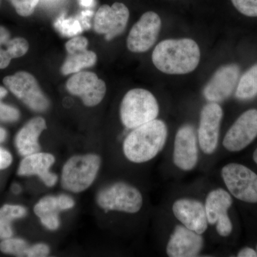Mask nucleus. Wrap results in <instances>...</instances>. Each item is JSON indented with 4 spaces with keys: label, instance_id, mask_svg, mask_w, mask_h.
<instances>
[{
    "label": "nucleus",
    "instance_id": "e433bc0d",
    "mask_svg": "<svg viewBox=\"0 0 257 257\" xmlns=\"http://www.w3.org/2000/svg\"><path fill=\"white\" fill-rule=\"evenodd\" d=\"M8 94V91L5 88L3 87H0V99L4 98L5 96H7Z\"/></svg>",
    "mask_w": 257,
    "mask_h": 257
},
{
    "label": "nucleus",
    "instance_id": "b1692460",
    "mask_svg": "<svg viewBox=\"0 0 257 257\" xmlns=\"http://www.w3.org/2000/svg\"><path fill=\"white\" fill-rule=\"evenodd\" d=\"M29 247L28 243L21 239L8 238L0 243V250L3 253H11L18 256H26Z\"/></svg>",
    "mask_w": 257,
    "mask_h": 257
},
{
    "label": "nucleus",
    "instance_id": "aec40b11",
    "mask_svg": "<svg viewBox=\"0 0 257 257\" xmlns=\"http://www.w3.org/2000/svg\"><path fill=\"white\" fill-rule=\"evenodd\" d=\"M46 128L45 120L38 116L29 121L21 128L15 138V145L22 156H28L40 151L39 138Z\"/></svg>",
    "mask_w": 257,
    "mask_h": 257
},
{
    "label": "nucleus",
    "instance_id": "c756f323",
    "mask_svg": "<svg viewBox=\"0 0 257 257\" xmlns=\"http://www.w3.org/2000/svg\"><path fill=\"white\" fill-rule=\"evenodd\" d=\"M20 118V112L13 106L0 102V119L5 121H15Z\"/></svg>",
    "mask_w": 257,
    "mask_h": 257
},
{
    "label": "nucleus",
    "instance_id": "f8f14e48",
    "mask_svg": "<svg viewBox=\"0 0 257 257\" xmlns=\"http://www.w3.org/2000/svg\"><path fill=\"white\" fill-rule=\"evenodd\" d=\"M162 28L160 17L155 12L142 15L128 34L126 45L128 50L136 53L147 52L156 42Z\"/></svg>",
    "mask_w": 257,
    "mask_h": 257
},
{
    "label": "nucleus",
    "instance_id": "4c0bfd02",
    "mask_svg": "<svg viewBox=\"0 0 257 257\" xmlns=\"http://www.w3.org/2000/svg\"><path fill=\"white\" fill-rule=\"evenodd\" d=\"M81 4L84 7H89L92 5V0H79Z\"/></svg>",
    "mask_w": 257,
    "mask_h": 257
},
{
    "label": "nucleus",
    "instance_id": "a878e982",
    "mask_svg": "<svg viewBox=\"0 0 257 257\" xmlns=\"http://www.w3.org/2000/svg\"><path fill=\"white\" fill-rule=\"evenodd\" d=\"M56 28L58 29L62 34L69 37L74 36L82 31L78 20L72 18H60L57 23H56Z\"/></svg>",
    "mask_w": 257,
    "mask_h": 257
},
{
    "label": "nucleus",
    "instance_id": "7c9ffc66",
    "mask_svg": "<svg viewBox=\"0 0 257 257\" xmlns=\"http://www.w3.org/2000/svg\"><path fill=\"white\" fill-rule=\"evenodd\" d=\"M50 247L45 243H37L30 246L27 251L26 256L42 257L48 256L50 253Z\"/></svg>",
    "mask_w": 257,
    "mask_h": 257
},
{
    "label": "nucleus",
    "instance_id": "20e7f679",
    "mask_svg": "<svg viewBox=\"0 0 257 257\" xmlns=\"http://www.w3.org/2000/svg\"><path fill=\"white\" fill-rule=\"evenodd\" d=\"M100 166V157L93 154L71 157L62 170V187L74 193L86 190L95 180Z\"/></svg>",
    "mask_w": 257,
    "mask_h": 257
},
{
    "label": "nucleus",
    "instance_id": "6ab92c4d",
    "mask_svg": "<svg viewBox=\"0 0 257 257\" xmlns=\"http://www.w3.org/2000/svg\"><path fill=\"white\" fill-rule=\"evenodd\" d=\"M55 162L53 155L43 152H36L28 155L20 163L18 175L20 176L37 175L47 187H53L58 177L50 172Z\"/></svg>",
    "mask_w": 257,
    "mask_h": 257
},
{
    "label": "nucleus",
    "instance_id": "9d476101",
    "mask_svg": "<svg viewBox=\"0 0 257 257\" xmlns=\"http://www.w3.org/2000/svg\"><path fill=\"white\" fill-rule=\"evenodd\" d=\"M223 116L219 103H207L200 111L197 133L199 148L204 155H213L217 150Z\"/></svg>",
    "mask_w": 257,
    "mask_h": 257
},
{
    "label": "nucleus",
    "instance_id": "f03ea898",
    "mask_svg": "<svg viewBox=\"0 0 257 257\" xmlns=\"http://www.w3.org/2000/svg\"><path fill=\"white\" fill-rule=\"evenodd\" d=\"M168 139V127L162 119H155L133 128L123 142V153L128 161L150 162L162 152Z\"/></svg>",
    "mask_w": 257,
    "mask_h": 257
},
{
    "label": "nucleus",
    "instance_id": "4468645a",
    "mask_svg": "<svg viewBox=\"0 0 257 257\" xmlns=\"http://www.w3.org/2000/svg\"><path fill=\"white\" fill-rule=\"evenodd\" d=\"M239 75L237 64H227L218 69L203 89L206 100L219 103L227 99L236 89Z\"/></svg>",
    "mask_w": 257,
    "mask_h": 257
},
{
    "label": "nucleus",
    "instance_id": "6e6552de",
    "mask_svg": "<svg viewBox=\"0 0 257 257\" xmlns=\"http://www.w3.org/2000/svg\"><path fill=\"white\" fill-rule=\"evenodd\" d=\"M5 85L32 110L43 112L50 106V101L42 92L35 77L26 72L8 76Z\"/></svg>",
    "mask_w": 257,
    "mask_h": 257
},
{
    "label": "nucleus",
    "instance_id": "473e14b6",
    "mask_svg": "<svg viewBox=\"0 0 257 257\" xmlns=\"http://www.w3.org/2000/svg\"><path fill=\"white\" fill-rule=\"evenodd\" d=\"M12 58L8 52L3 49H0V69H5L8 67Z\"/></svg>",
    "mask_w": 257,
    "mask_h": 257
},
{
    "label": "nucleus",
    "instance_id": "cd10ccee",
    "mask_svg": "<svg viewBox=\"0 0 257 257\" xmlns=\"http://www.w3.org/2000/svg\"><path fill=\"white\" fill-rule=\"evenodd\" d=\"M18 15L22 17L30 16L35 11L40 0H9Z\"/></svg>",
    "mask_w": 257,
    "mask_h": 257
},
{
    "label": "nucleus",
    "instance_id": "5701e85b",
    "mask_svg": "<svg viewBox=\"0 0 257 257\" xmlns=\"http://www.w3.org/2000/svg\"><path fill=\"white\" fill-rule=\"evenodd\" d=\"M25 207L18 205L6 204L0 209V238L8 239L13 236L12 221L26 215Z\"/></svg>",
    "mask_w": 257,
    "mask_h": 257
},
{
    "label": "nucleus",
    "instance_id": "a211bd4d",
    "mask_svg": "<svg viewBox=\"0 0 257 257\" xmlns=\"http://www.w3.org/2000/svg\"><path fill=\"white\" fill-rule=\"evenodd\" d=\"M74 204V199L65 194L47 196L40 199L35 206L34 211L45 227L57 230L60 226V211L72 209Z\"/></svg>",
    "mask_w": 257,
    "mask_h": 257
},
{
    "label": "nucleus",
    "instance_id": "f257e3e1",
    "mask_svg": "<svg viewBox=\"0 0 257 257\" xmlns=\"http://www.w3.org/2000/svg\"><path fill=\"white\" fill-rule=\"evenodd\" d=\"M200 57V50L194 40L170 39L157 45L152 53V62L163 73L185 74L195 70Z\"/></svg>",
    "mask_w": 257,
    "mask_h": 257
},
{
    "label": "nucleus",
    "instance_id": "dca6fc26",
    "mask_svg": "<svg viewBox=\"0 0 257 257\" xmlns=\"http://www.w3.org/2000/svg\"><path fill=\"white\" fill-rule=\"evenodd\" d=\"M173 216L179 224L204 234L209 228L204 203L196 198L181 197L176 199L172 206Z\"/></svg>",
    "mask_w": 257,
    "mask_h": 257
},
{
    "label": "nucleus",
    "instance_id": "412c9836",
    "mask_svg": "<svg viewBox=\"0 0 257 257\" xmlns=\"http://www.w3.org/2000/svg\"><path fill=\"white\" fill-rule=\"evenodd\" d=\"M97 60L96 55L92 51H79L68 54L62 67V73L64 75L75 74L82 69L93 67Z\"/></svg>",
    "mask_w": 257,
    "mask_h": 257
},
{
    "label": "nucleus",
    "instance_id": "58836bf2",
    "mask_svg": "<svg viewBox=\"0 0 257 257\" xmlns=\"http://www.w3.org/2000/svg\"><path fill=\"white\" fill-rule=\"evenodd\" d=\"M13 190L15 194H18V193L21 191V188H20V187L18 184H15V185L13 186Z\"/></svg>",
    "mask_w": 257,
    "mask_h": 257
},
{
    "label": "nucleus",
    "instance_id": "72a5a7b5",
    "mask_svg": "<svg viewBox=\"0 0 257 257\" xmlns=\"http://www.w3.org/2000/svg\"><path fill=\"white\" fill-rule=\"evenodd\" d=\"M10 34L9 31L4 27L0 26V49L2 46L6 45L10 41Z\"/></svg>",
    "mask_w": 257,
    "mask_h": 257
},
{
    "label": "nucleus",
    "instance_id": "423d86ee",
    "mask_svg": "<svg viewBox=\"0 0 257 257\" xmlns=\"http://www.w3.org/2000/svg\"><path fill=\"white\" fill-rule=\"evenodd\" d=\"M221 177L232 197L246 203H257V174L246 166L229 163L221 170Z\"/></svg>",
    "mask_w": 257,
    "mask_h": 257
},
{
    "label": "nucleus",
    "instance_id": "4be33fe9",
    "mask_svg": "<svg viewBox=\"0 0 257 257\" xmlns=\"http://www.w3.org/2000/svg\"><path fill=\"white\" fill-rule=\"evenodd\" d=\"M257 96V63L240 77L235 89V96L239 100H249Z\"/></svg>",
    "mask_w": 257,
    "mask_h": 257
},
{
    "label": "nucleus",
    "instance_id": "ea45409f",
    "mask_svg": "<svg viewBox=\"0 0 257 257\" xmlns=\"http://www.w3.org/2000/svg\"><path fill=\"white\" fill-rule=\"evenodd\" d=\"M253 160L254 161L255 163L257 165V148L253 153Z\"/></svg>",
    "mask_w": 257,
    "mask_h": 257
},
{
    "label": "nucleus",
    "instance_id": "a19ab883",
    "mask_svg": "<svg viewBox=\"0 0 257 257\" xmlns=\"http://www.w3.org/2000/svg\"><path fill=\"white\" fill-rule=\"evenodd\" d=\"M256 249H257V246H256Z\"/></svg>",
    "mask_w": 257,
    "mask_h": 257
},
{
    "label": "nucleus",
    "instance_id": "c9c22d12",
    "mask_svg": "<svg viewBox=\"0 0 257 257\" xmlns=\"http://www.w3.org/2000/svg\"><path fill=\"white\" fill-rule=\"evenodd\" d=\"M7 133L4 128L0 127V143H3L6 138Z\"/></svg>",
    "mask_w": 257,
    "mask_h": 257
},
{
    "label": "nucleus",
    "instance_id": "bb28decb",
    "mask_svg": "<svg viewBox=\"0 0 257 257\" xmlns=\"http://www.w3.org/2000/svg\"><path fill=\"white\" fill-rule=\"evenodd\" d=\"M233 6L241 15L257 18V0H231Z\"/></svg>",
    "mask_w": 257,
    "mask_h": 257
},
{
    "label": "nucleus",
    "instance_id": "39448f33",
    "mask_svg": "<svg viewBox=\"0 0 257 257\" xmlns=\"http://www.w3.org/2000/svg\"><path fill=\"white\" fill-rule=\"evenodd\" d=\"M143 196L136 187L126 182H115L99 191L96 202L106 212L121 211L136 214L143 206Z\"/></svg>",
    "mask_w": 257,
    "mask_h": 257
},
{
    "label": "nucleus",
    "instance_id": "2f4dec72",
    "mask_svg": "<svg viewBox=\"0 0 257 257\" xmlns=\"http://www.w3.org/2000/svg\"><path fill=\"white\" fill-rule=\"evenodd\" d=\"M13 157L11 154L4 149L0 148V170H4L11 165Z\"/></svg>",
    "mask_w": 257,
    "mask_h": 257
},
{
    "label": "nucleus",
    "instance_id": "c85d7f7f",
    "mask_svg": "<svg viewBox=\"0 0 257 257\" xmlns=\"http://www.w3.org/2000/svg\"><path fill=\"white\" fill-rule=\"evenodd\" d=\"M88 40L86 37L76 36L66 43L65 47L68 54L87 50Z\"/></svg>",
    "mask_w": 257,
    "mask_h": 257
},
{
    "label": "nucleus",
    "instance_id": "f704fd0d",
    "mask_svg": "<svg viewBox=\"0 0 257 257\" xmlns=\"http://www.w3.org/2000/svg\"><path fill=\"white\" fill-rule=\"evenodd\" d=\"M236 256L238 257H257V251L251 247H244L239 250Z\"/></svg>",
    "mask_w": 257,
    "mask_h": 257
},
{
    "label": "nucleus",
    "instance_id": "393cba45",
    "mask_svg": "<svg viewBox=\"0 0 257 257\" xmlns=\"http://www.w3.org/2000/svg\"><path fill=\"white\" fill-rule=\"evenodd\" d=\"M6 46V51L12 59L23 57L29 50L28 41L21 37H18V38L10 40Z\"/></svg>",
    "mask_w": 257,
    "mask_h": 257
},
{
    "label": "nucleus",
    "instance_id": "ddd939ff",
    "mask_svg": "<svg viewBox=\"0 0 257 257\" xmlns=\"http://www.w3.org/2000/svg\"><path fill=\"white\" fill-rule=\"evenodd\" d=\"M128 18L130 11L123 3H115L111 6L102 5L94 17V31L105 35L106 40L109 41L124 31Z\"/></svg>",
    "mask_w": 257,
    "mask_h": 257
},
{
    "label": "nucleus",
    "instance_id": "2eb2a0df",
    "mask_svg": "<svg viewBox=\"0 0 257 257\" xmlns=\"http://www.w3.org/2000/svg\"><path fill=\"white\" fill-rule=\"evenodd\" d=\"M67 89L73 95L82 99L84 105L94 106L104 99L106 87L104 81L90 72H79L70 77L66 84Z\"/></svg>",
    "mask_w": 257,
    "mask_h": 257
},
{
    "label": "nucleus",
    "instance_id": "7ed1b4c3",
    "mask_svg": "<svg viewBox=\"0 0 257 257\" xmlns=\"http://www.w3.org/2000/svg\"><path fill=\"white\" fill-rule=\"evenodd\" d=\"M120 119L127 128L138 127L156 119L160 106L156 97L145 89H133L125 94L120 105Z\"/></svg>",
    "mask_w": 257,
    "mask_h": 257
},
{
    "label": "nucleus",
    "instance_id": "1a4fd4ad",
    "mask_svg": "<svg viewBox=\"0 0 257 257\" xmlns=\"http://www.w3.org/2000/svg\"><path fill=\"white\" fill-rule=\"evenodd\" d=\"M199 148L197 130L191 124L182 125L175 134L172 161L182 172L195 170L199 160Z\"/></svg>",
    "mask_w": 257,
    "mask_h": 257
},
{
    "label": "nucleus",
    "instance_id": "9b49d317",
    "mask_svg": "<svg viewBox=\"0 0 257 257\" xmlns=\"http://www.w3.org/2000/svg\"><path fill=\"white\" fill-rule=\"evenodd\" d=\"M257 138V109L242 113L226 132L222 145L226 151L238 152L244 150Z\"/></svg>",
    "mask_w": 257,
    "mask_h": 257
},
{
    "label": "nucleus",
    "instance_id": "f3484780",
    "mask_svg": "<svg viewBox=\"0 0 257 257\" xmlns=\"http://www.w3.org/2000/svg\"><path fill=\"white\" fill-rule=\"evenodd\" d=\"M204 247L202 234L179 224L174 227L167 241L166 253L170 257H195L199 256Z\"/></svg>",
    "mask_w": 257,
    "mask_h": 257
},
{
    "label": "nucleus",
    "instance_id": "0eeeda50",
    "mask_svg": "<svg viewBox=\"0 0 257 257\" xmlns=\"http://www.w3.org/2000/svg\"><path fill=\"white\" fill-rule=\"evenodd\" d=\"M209 226H214L221 237H228L233 231V224L229 215L233 204L232 196L226 189L217 187L208 193L204 201Z\"/></svg>",
    "mask_w": 257,
    "mask_h": 257
}]
</instances>
